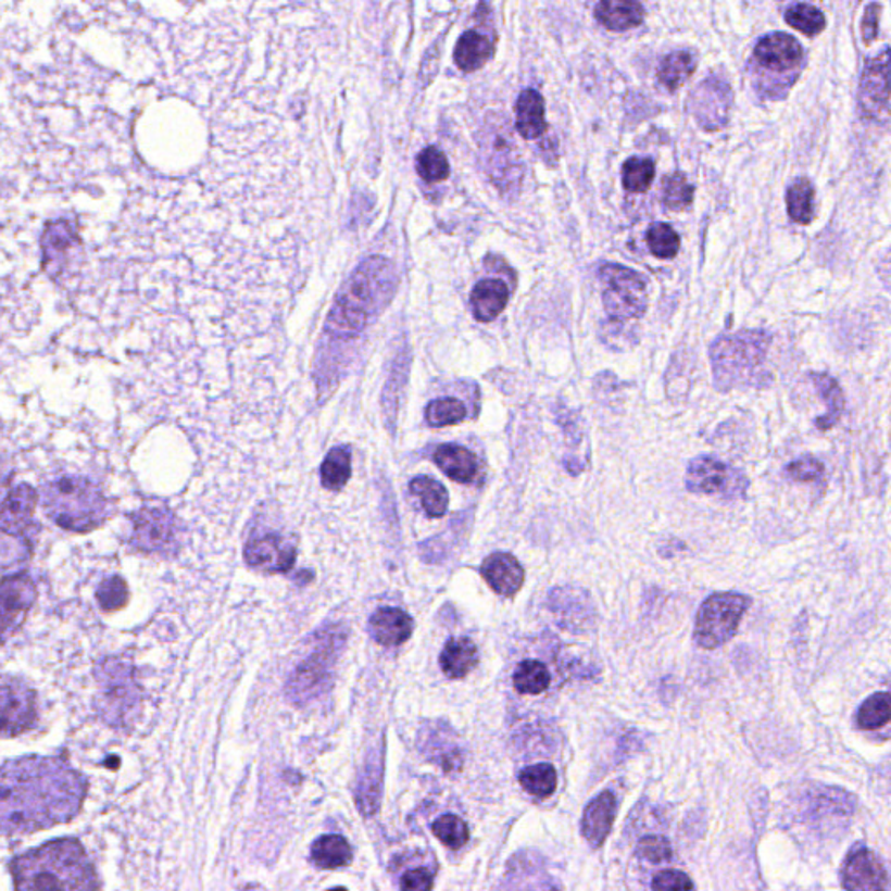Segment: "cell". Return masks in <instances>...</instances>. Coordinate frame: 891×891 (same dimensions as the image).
I'll list each match as a JSON object with an SVG mask.
<instances>
[{
    "label": "cell",
    "instance_id": "cell-17",
    "mask_svg": "<svg viewBox=\"0 0 891 891\" xmlns=\"http://www.w3.org/2000/svg\"><path fill=\"white\" fill-rule=\"evenodd\" d=\"M756 62L774 72L794 71L803 60V48L786 32H774L757 42L754 49Z\"/></svg>",
    "mask_w": 891,
    "mask_h": 891
},
{
    "label": "cell",
    "instance_id": "cell-31",
    "mask_svg": "<svg viewBox=\"0 0 891 891\" xmlns=\"http://www.w3.org/2000/svg\"><path fill=\"white\" fill-rule=\"evenodd\" d=\"M808 378L820 399H824L827 404L826 415L815 419V425L820 430H829L838 424L839 418L843 415V390L839 387L838 381L832 376L826 375V373H810Z\"/></svg>",
    "mask_w": 891,
    "mask_h": 891
},
{
    "label": "cell",
    "instance_id": "cell-9",
    "mask_svg": "<svg viewBox=\"0 0 891 891\" xmlns=\"http://www.w3.org/2000/svg\"><path fill=\"white\" fill-rule=\"evenodd\" d=\"M748 486V477L714 456H697L688 465L687 488L691 493L742 497Z\"/></svg>",
    "mask_w": 891,
    "mask_h": 891
},
{
    "label": "cell",
    "instance_id": "cell-46",
    "mask_svg": "<svg viewBox=\"0 0 891 891\" xmlns=\"http://www.w3.org/2000/svg\"><path fill=\"white\" fill-rule=\"evenodd\" d=\"M432 832L444 846L451 850H460L468 841V827L462 818L456 815H442L432 824Z\"/></svg>",
    "mask_w": 891,
    "mask_h": 891
},
{
    "label": "cell",
    "instance_id": "cell-21",
    "mask_svg": "<svg viewBox=\"0 0 891 891\" xmlns=\"http://www.w3.org/2000/svg\"><path fill=\"white\" fill-rule=\"evenodd\" d=\"M481 575L497 594L505 595V598L519 592L520 587L525 583V569L520 566L519 561L507 552L491 554L482 563Z\"/></svg>",
    "mask_w": 891,
    "mask_h": 891
},
{
    "label": "cell",
    "instance_id": "cell-30",
    "mask_svg": "<svg viewBox=\"0 0 891 891\" xmlns=\"http://www.w3.org/2000/svg\"><path fill=\"white\" fill-rule=\"evenodd\" d=\"M494 46L490 37L477 30L465 32L455 48V63L460 71L476 72L490 62Z\"/></svg>",
    "mask_w": 891,
    "mask_h": 891
},
{
    "label": "cell",
    "instance_id": "cell-52",
    "mask_svg": "<svg viewBox=\"0 0 891 891\" xmlns=\"http://www.w3.org/2000/svg\"><path fill=\"white\" fill-rule=\"evenodd\" d=\"M434 887L432 874L427 869H411L401 878V890H430Z\"/></svg>",
    "mask_w": 891,
    "mask_h": 891
},
{
    "label": "cell",
    "instance_id": "cell-18",
    "mask_svg": "<svg viewBox=\"0 0 891 891\" xmlns=\"http://www.w3.org/2000/svg\"><path fill=\"white\" fill-rule=\"evenodd\" d=\"M843 887L856 891L884 890L888 887L887 873L878 856L867 848L856 850L848 856L843 870Z\"/></svg>",
    "mask_w": 891,
    "mask_h": 891
},
{
    "label": "cell",
    "instance_id": "cell-5",
    "mask_svg": "<svg viewBox=\"0 0 891 891\" xmlns=\"http://www.w3.org/2000/svg\"><path fill=\"white\" fill-rule=\"evenodd\" d=\"M769 341L768 332L751 329L717 338L711 347V361L719 390L765 380L761 366L768 354Z\"/></svg>",
    "mask_w": 891,
    "mask_h": 891
},
{
    "label": "cell",
    "instance_id": "cell-51",
    "mask_svg": "<svg viewBox=\"0 0 891 891\" xmlns=\"http://www.w3.org/2000/svg\"><path fill=\"white\" fill-rule=\"evenodd\" d=\"M695 884L688 878L687 874L674 869L662 870L651 881L653 890H691Z\"/></svg>",
    "mask_w": 891,
    "mask_h": 891
},
{
    "label": "cell",
    "instance_id": "cell-40",
    "mask_svg": "<svg viewBox=\"0 0 891 891\" xmlns=\"http://www.w3.org/2000/svg\"><path fill=\"white\" fill-rule=\"evenodd\" d=\"M891 717V699L887 691L874 693L862 704L856 721L862 730H878L887 725Z\"/></svg>",
    "mask_w": 891,
    "mask_h": 891
},
{
    "label": "cell",
    "instance_id": "cell-34",
    "mask_svg": "<svg viewBox=\"0 0 891 891\" xmlns=\"http://www.w3.org/2000/svg\"><path fill=\"white\" fill-rule=\"evenodd\" d=\"M697 68V60L688 51H674L662 60L658 68V83L667 91H678L682 84L690 79Z\"/></svg>",
    "mask_w": 891,
    "mask_h": 891
},
{
    "label": "cell",
    "instance_id": "cell-12",
    "mask_svg": "<svg viewBox=\"0 0 891 891\" xmlns=\"http://www.w3.org/2000/svg\"><path fill=\"white\" fill-rule=\"evenodd\" d=\"M36 721V693L20 682L0 685V737H18L30 730Z\"/></svg>",
    "mask_w": 891,
    "mask_h": 891
},
{
    "label": "cell",
    "instance_id": "cell-26",
    "mask_svg": "<svg viewBox=\"0 0 891 891\" xmlns=\"http://www.w3.org/2000/svg\"><path fill=\"white\" fill-rule=\"evenodd\" d=\"M509 288L503 280L485 279L477 283L470 294L474 315L481 323L497 319L509 303Z\"/></svg>",
    "mask_w": 891,
    "mask_h": 891
},
{
    "label": "cell",
    "instance_id": "cell-14",
    "mask_svg": "<svg viewBox=\"0 0 891 891\" xmlns=\"http://www.w3.org/2000/svg\"><path fill=\"white\" fill-rule=\"evenodd\" d=\"M693 115L705 129L716 131L728 123L731 91L728 84L719 79H707L691 95Z\"/></svg>",
    "mask_w": 891,
    "mask_h": 891
},
{
    "label": "cell",
    "instance_id": "cell-43",
    "mask_svg": "<svg viewBox=\"0 0 891 891\" xmlns=\"http://www.w3.org/2000/svg\"><path fill=\"white\" fill-rule=\"evenodd\" d=\"M648 248L656 259H674L681 250V239L668 223H655L648 228Z\"/></svg>",
    "mask_w": 891,
    "mask_h": 891
},
{
    "label": "cell",
    "instance_id": "cell-11",
    "mask_svg": "<svg viewBox=\"0 0 891 891\" xmlns=\"http://www.w3.org/2000/svg\"><path fill=\"white\" fill-rule=\"evenodd\" d=\"M176 520L166 509L145 507L133 516L131 542L143 552L166 554L176 543Z\"/></svg>",
    "mask_w": 891,
    "mask_h": 891
},
{
    "label": "cell",
    "instance_id": "cell-37",
    "mask_svg": "<svg viewBox=\"0 0 891 891\" xmlns=\"http://www.w3.org/2000/svg\"><path fill=\"white\" fill-rule=\"evenodd\" d=\"M514 688L523 695H540L551 687V673L538 660H525L514 673Z\"/></svg>",
    "mask_w": 891,
    "mask_h": 891
},
{
    "label": "cell",
    "instance_id": "cell-24",
    "mask_svg": "<svg viewBox=\"0 0 891 891\" xmlns=\"http://www.w3.org/2000/svg\"><path fill=\"white\" fill-rule=\"evenodd\" d=\"M369 632L378 644L398 647L413 633V618L399 607H380L369 618Z\"/></svg>",
    "mask_w": 891,
    "mask_h": 891
},
{
    "label": "cell",
    "instance_id": "cell-48",
    "mask_svg": "<svg viewBox=\"0 0 891 891\" xmlns=\"http://www.w3.org/2000/svg\"><path fill=\"white\" fill-rule=\"evenodd\" d=\"M97 598L101 610L117 612L121 607L126 606L127 598H129L126 581L121 577L105 578L98 587Z\"/></svg>",
    "mask_w": 891,
    "mask_h": 891
},
{
    "label": "cell",
    "instance_id": "cell-6",
    "mask_svg": "<svg viewBox=\"0 0 891 891\" xmlns=\"http://www.w3.org/2000/svg\"><path fill=\"white\" fill-rule=\"evenodd\" d=\"M100 697L98 708L112 726H124L140 705V688L135 681V668L127 660L106 658L97 668Z\"/></svg>",
    "mask_w": 891,
    "mask_h": 891
},
{
    "label": "cell",
    "instance_id": "cell-49",
    "mask_svg": "<svg viewBox=\"0 0 891 891\" xmlns=\"http://www.w3.org/2000/svg\"><path fill=\"white\" fill-rule=\"evenodd\" d=\"M638 855L651 864H662L673 858V848L662 836H647L638 843Z\"/></svg>",
    "mask_w": 891,
    "mask_h": 891
},
{
    "label": "cell",
    "instance_id": "cell-25",
    "mask_svg": "<svg viewBox=\"0 0 891 891\" xmlns=\"http://www.w3.org/2000/svg\"><path fill=\"white\" fill-rule=\"evenodd\" d=\"M516 129L525 140H538L547 131L545 101L537 89H525L517 98Z\"/></svg>",
    "mask_w": 891,
    "mask_h": 891
},
{
    "label": "cell",
    "instance_id": "cell-39",
    "mask_svg": "<svg viewBox=\"0 0 891 891\" xmlns=\"http://www.w3.org/2000/svg\"><path fill=\"white\" fill-rule=\"evenodd\" d=\"M519 782L526 792L537 798H549L557 789V771L554 766L540 763L528 766L519 774Z\"/></svg>",
    "mask_w": 891,
    "mask_h": 891
},
{
    "label": "cell",
    "instance_id": "cell-15",
    "mask_svg": "<svg viewBox=\"0 0 891 891\" xmlns=\"http://www.w3.org/2000/svg\"><path fill=\"white\" fill-rule=\"evenodd\" d=\"M246 563L260 572H289L297 561V549L276 534L251 538L244 549Z\"/></svg>",
    "mask_w": 891,
    "mask_h": 891
},
{
    "label": "cell",
    "instance_id": "cell-42",
    "mask_svg": "<svg viewBox=\"0 0 891 891\" xmlns=\"http://www.w3.org/2000/svg\"><path fill=\"white\" fill-rule=\"evenodd\" d=\"M425 418L430 427H448L467 418V406L455 398L436 399L425 410Z\"/></svg>",
    "mask_w": 891,
    "mask_h": 891
},
{
    "label": "cell",
    "instance_id": "cell-20",
    "mask_svg": "<svg viewBox=\"0 0 891 891\" xmlns=\"http://www.w3.org/2000/svg\"><path fill=\"white\" fill-rule=\"evenodd\" d=\"M332 641L335 639L326 642L309 662H305L302 667H298L297 674L289 681L288 691L291 699L297 700V702L311 699L317 687L324 685V681L328 678V668L331 667L329 658L337 655L338 651V648H332Z\"/></svg>",
    "mask_w": 891,
    "mask_h": 891
},
{
    "label": "cell",
    "instance_id": "cell-3",
    "mask_svg": "<svg viewBox=\"0 0 891 891\" xmlns=\"http://www.w3.org/2000/svg\"><path fill=\"white\" fill-rule=\"evenodd\" d=\"M393 286L396 271L389 260L373 256L361 263V267L338 294L326 328L335 337H355L366 328L372 315L380 311L384 303L392 297Z\"/></svg>",
    "mask_w": 891,
    "mask_h": 891
},
{
    "label": "cell",
    "instance_id": "cell-45",
    "mask_svg": "<svg viewBox=\"0 0 891 891\" xmlns=\"http://www.w3.org/2000/svg\"><path fill=\"white\" fill-rule=\"evenodd\" d=\"M693 196H695V188L682 173H676V175L664 179L662 199H664V205L667 210H687L693 202Z\"/></svg>",
    "mask_w": 891,
    "mask_h": 891
},
{
    "label": "cell",
    "instance_id": "cell-33",
    "mask_svg": "<svg viewBox=\"0 0 891 891\" xmlns=\"http://www.w3.org/2000/svg\"><path fill=\"white\" fill-rule=\"evenodd\" d=\"M381 792V754L373 752L367 756L366 769H364L357 789V804L364 815H373L380 806Z\"/></svg>",
    "mask_w": 891,
    "mask_h": 891
},
{
    "label": "cell",
    "instance_id": "cell-8",
    "mask_svg": "<svg viewBox=\"0 0 891 891\" xmlns=\"http://www.w3.org/2000/svg\"><path fill=\"white\" fill-rule=\"evenodd\" d=\"M598 277L606 285L603 303L613 321L624 323L642 317L647 312V283L638 272L604 263L599 267Z\"/></svg>",
    "mask_w": 891,
    "mask_h": 891
},
{
    "label": "cell",
    "instance_id": "cell-47",
    "mask_svg": "<svg viewBox=\"0 0 891 891\" xmlns=\"http://www.w3.org/2000/svg\"><path fill=\"white\" fill-rule=\"evenodd\" d=\"M416 171L428 184H437L448 178L451 170L444 153L436 147H428L416 159Z\"/></svg>",
    "mask_w": 891,
    "mask_h": 891
},
{
    "label": "cell",
    "instance_id": "cell-22",
    "mask_svg": "<svg viewBox=\"0 0 891 891\" xmlns=\"http://www.w3.org/2000/svg\"><path fill=\"white\" fill-rule=\"evenodd\" d=\"M551 607L560 618L564 629H586V625L594 620V607L590 603L587 592L573 587L552 590Z\"/></svg>",
    "mask_w": 891,
    "mask_h": 891
},
{
    "label": "cell",
    "instance_id": "cell-53",
    "mask_svg": "<svg viewBox=\"0 0 891 891\" xmlns=\"http://www.w3.org/2000/svg\"><path fill=\"white\" fill-rule=\"evenodd\" d=\"M879 13H881L879 4H870L865 10L864 22H862V37H864L865 45H870L878 37Z\"/></svg>",
    "mask_w": 891,
    "mask_h": 891
},
{
    "label": "cell",
    "instance_id": "cell-27",
    "mask_svg": "<svg viewBox=\"0 0 891 891\" xmlns=\"http://www.w3.org/2000/svg\"><path fill=\"white\" fill-rule=\"evenodd\" d=\"M595 18L607 30H630L641 25L644 10L638 0H601L595 5Z\"/></svg>",
    "mask_w": 891,
    "mask_h": 891
},
{
    "label": "cell",
    "instance_id": "cell-19",
    "mask_svg": "<svg viewBox=\"0 0 891 891\" xmlns=\"http://www.w3.org/2000/svg\"><path fill=\"white\" fill-rule=\"evenodd\" d=\"M79 237L71 222L57 219V222L48 223L42 239H40L46 271L51 276H60L63 265L68 260V254H72L74 248H79Z\"/></svg>",
    "mask_w": 891,
    "mask_h": 891
},
{
    "label": "cell",
    "instance_id": "cell-41",
    "mask_svg": "<svg viewBox=\"0 0 891 891\" xmlns=\"http://www.w3.org/2000/svg\"><path fill=\"white\" fill-rule=\"evenodd\" d=\"M655 179V164L651 159L630 158L622 170V184L632 193L647 192Z\"/></svg>",
    "mask_w": 891,
    "mask_h": 891
},
{
    "label": "cell",
    "instance_id": "cell-32",
    "mask_svg": "<svg viewBox=\"0 0 891 891\" xmlns=\"http://www.w3.org/2000/svg\"><path fill=\"white\" fill-rule=\"evenodd\" d=\"M312 861L321 869H338V867H346L352 862V846L343 836L328 834L321 836L314 844H312L311 852Z\"/></svg>",
    "mask_w": 891,
    "mask_h": 891
},
{
    "label": "cell",
    "instance_id": "cell-7",
    "mask_svg": "<svg viewBox=\"0 0 891 891\" xmlns=\"http://www.w3.org/2000/svg\"><path fill=\"white\" fill-rule=\"evenodd\" d=\"M751 598L739 592H717L708 595L695 620V641L700 648L716 650L733 638L743 615L751 607Z\"/></svg>",
    "mask_w": 891,
    "mask_h": 891
},
{
    "label": "cell",
    "instance_id": "cell-35",
    "mask_svg": "<svg viewBox=\"0 0 891 891\" xmlns=\"http://www.w3.org/2000/svg\"><path fill=\"white\" fill-rule=\"evenodd\" d=\"M787 211L792 222L808 225L815 208V188L806 178H798L787 188Z\"/></svg>",
    "mask_w": 891,
    "mask_h": 891
},
{
    "label": "cell",
    "instance_id": "cell-28",
    "mask_svg": "<svg viewBox=\"0 0 891 891\" xmlns=\"http://www.w3.org/2000/svg\"><path fill=\"white\" fill-rule=\"evenodd\" d=\"M434 462L453 481L473 482L477 476L476 456L459 444H442L434 453Z\"/></svg>",
    "mask_w": 891,
    "mask_h": 891
},
{
    "label": "cell",
    "instance_id": "cell-2",
    "mask_svg": "<svg viewBox=\"0 0 891 891\" xmlns=\"http://www.w3.org/2000/svg\"><path fill=\"white\" fill-rule=\"evenodd\" d=\"M18 890H95L97 873L77 839H58L11 864Z\"/></svg>",
    "mask_w": 891,
    "mask_h": 891
},
{
    "label": "cell",
    "instance_id": "cell-29",
    "mask_svg": "<svg viewBox=\"0 0 891 891\" xmlns=\"http://www.w3.org/2000/svg\"><path fill=\"white\" fill-rule=\"evenodd\" d=\"M479 662V651L476 644L467 638H453L446 642L444 650L439 656L442 673L451 679H462L467 676Z\"/></svg>",
    "mask_w": 891,
    "mask_h": 891
},
{
    "label": "cell",
    "instance_id": "cell-13",
    "mask_svg": "<svg viewBox=\"0 0 891 891\" xmlns=\"http://www.w3.org/2000/svg\"><path fill=\"white\" fill-rule=\"evenodd\" d=\"M39 494L28 485H20L0 502V534L28 540L34 525Z\"/></svg>",
    "mask_w": 891,
    "mask_h": 891
},
{
    "label": "cell",
    "instance_id": "cell-4",
    "mask_svg": "<svg viewBox=\"0 0 891 891\" xmlns=\"http://www.w3.org/2000/svg\"><path fill=\"white\" fill-rule=\"evenodd\" d=\"M42 505L60 528L84 534L103 525L109 502L97 482L83 476H60L42 488Z\"/></svg>",
    "mask_w": 891,
    "mask_h": 891
},
{
    "label": "cell",
    "instance_id": "cell-50",
    "mask_svg": "<svg viewBox=\"0 0 891 891\" xmlns=\"http://www.w3.org/2000/svg\"><path fill=\"white\" fill-rule=\"evenodd\" d=\"M786 473L794 481L812 482L824 476V465L813 456H801L787 465Z\"/></svg>",
    "mask_w": 891,
    "mask_h": 891
},
{
    "label": "cell",
    "instance_id": "cell-36",
    "mask_svg": "<svg viewBox=\"0 0 891 891\" xmlns=\"http://www.w3.org/2000/svg\"><path fill=\"white\" fill-rule=\"evenodd\" d=\"M411 493L418 497L428 517H442L450 505V494L441 482L430 477H416L410 485Z\"/></svg>",
    "mask_w": 891,
    "mask_h": 891
},
{
    "label": "cell",
    "instance_id": "cell-10",
    "mask_svg": "<svg viewBox=\"0 0 891 891\" xmlns=\"http://www.w3.org/2000/svg\"><path fill=\"white\" fill-rule=\"evenodd\" d=\"M36 598V583L27 573L0 581V642L8 641L22 627Z\"/></svg>",
    "mask_w": 891,
    "mask_h": 891
},
{
    "label": "cell",
    "instance_id": "cell-23",
    "mask_svg": "<svg viewBox=\"0 0 891 891\" xmlns=\"http://www.w3.org/2000/svg\"><path fill=\"white\" fill-rule=\"evenodd\" d=\"M615 812L616 800L612 791H604L587 804L583 817H581V832L586 836L590 846H603L607 836L612 832Z\"/></svg>",
    "mask_w": 891,
    "mask_h": 891
},
{
    "label": "cell",
    "instance_id": "cell-44",
    "mask_svg": "<svg viewBox=\"0 0 891 891\" xmlns=\"http://www.w3.org/2000/svg\"><path fill=\"white\" fill-rule=\"evenodd\" d=\"M787 25L806 37H817L826 28V16L812 4H795L786 13Z\"/></svg>",
    "mask_w": 891,
    "mask_h": 891
},
{
    "label": "cell",
    "instance_id": "cell-1",
    "mask_svg": "<svg viewBox=\"0 0 891 891\" xmlns=\"http://www.w3.org/2000/svg\"><path fill=\"white\" fill-rule=\"evenodd\" d=\"M86 778L62 757L28 756L0 766V834H27L80 812Z\"/></svg>",
    "mask_w": 891,
    "mask_h": 891
},
{
    "label": "cell",
    "instance_id": "cell-16",
    "mask_svg": "<svg viewBox=\"0 0 891 891\" xmlns=\"http://www.w3.org/2000/svg\"><path fill=\"white\" fill-rule=\"evenodd\" d=\"M888 66H890V51L884 49L881 57L876 58L865 66L861 84V106L865 117H887L890 109V92H888Z\"/></svg>",
    "mask_w": 891,
    "mask_h": 891
},
{
    "label": "cell",
    "instance_id": "cell-38",
    "mask_svg": "<svg viewBox=\"0 0 891 891\" xmlns=\"http://www.w3.org/2000/svg\"><path fill=\"white\" fill-rule=\"evenodd\" d=\"M352 474V455L349 448L338 446L329 451L321 467L323 485L331 491H338L347 485Z\"/></svg>",
    "mask_w": 891,
    "mask_h": 891
}]
</instances>
